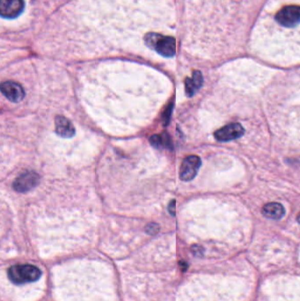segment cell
Masks as SVG:
<instances>
[{"mask_svg":"<svg viewBox=\"0 0 300 301\" xmlns=\"http://www.w3.org/2000/svg\"><path fill=\"white\" fill-rule=\"evenodd\" d=\"M173 110V104H171L170 106H168L167 107V110H166V114H165V116H164V122H165V125H167L169 123V121H170V116H171V113H172Z\"/></svg>","mask_w":300,"mask_h":301,"instance_id":"cell-13","label":"cell"},{"mask_svg":"<svg viewBox=\"0 0 300 301\" xmlns=\"http://www.w3.org/2000/svg\"><path fill=\"white\" fill-rule=\"evenodd\" d=\"M1 93L10 101L18 103L25 97V91L22 85L13 81H6L1 85Z\"/></svg>","mask_w":300,"mask_h":301,"instance_id":"cell-8","label":"cell"},{"mask_svg":"<svg viewBox=\"0 0 300 301\" xmlns=\"http://www.w3.org/2000/svg\"><path fill=\"white\" fill-rule=\"evenodd\" d=\"M146 231L147 232H149L151 234H154L159 231V226L157 224H154V223L150 224V225L147 226Z\"/></svg>","mask_w":300,"mask_h":301,"instance_id":"cell-14","label":"cell"},{"mask_svg":"<svg viewBox=\"0 0 300 301\" xmlns=\"http://www.w3.org/2000/svg\"><path fill=\"white\" fill-rule=\"evenodd\" d=\"M40 182V176L35 171L23 173L13 182L14 190L19 193L30 191L36 187Z\"/></svg>","mask_w":300,"mask_h":301,"instance_id":"cell-4","label":"cell"},{"mask_svg":"<svg viewBox=\"0 0 300 301\" xmlns=\"http://www.w3.org/2000/svg\"><path fill=\"white\" fill-rule=\"evenodd\" d=\"M203 82V75L198 71L194 72L191 79H189V78L186 79V81H185V91H186V94H187L188 97L193 96L202 88Z\"/></svg>","mask_w":300,"mask_h":301,"instance_id":"cell-10","label":"cell"},{"mask_svg":"<svg viewBox=\"0 0 300 301\" xmlns=\"http://www.w3.org/2000/svg\"><path fill=\"white\" fill-rule=\"evenodd\" d=\"M243 127L237 122L230 123L227 125L224 126L221 129L218 130L214 133V137L218 141L227 142L241 138V136L244 134Z\"/></svg>","mask_w":300,"mask_h":301,"instance_id":"cell-6","label":"cell"},{"mask_svg":"<svg viewBox=\"0 0 300 301\" xmlns=\"http://www.w3.org/2000/svg\"><path fill=\"white\" fill-rule=\"evenodd\" d=\"M279 25L285 28H294L300 24L299 6H288L282 8L275 17Z\"/></svg>","mask_w":300,"mask_h":301,"instance_id":"cell-3","label":"cell"},{"mask_svg":"<svg viewBox=\"0 0 300 301\" xmlns=\"http://www.w3.org/2000/svg\"><path fill=\"white\" fill-rule=\"evenodd\" d=\"M202 161L197 155H191L185 158L180 167V178L183 182H189L197 176L200 169Z\"/></svg>","mask_w":300,"mask_h":301,"instance_id":"cell-5","label":"cell"},{"mask_svg":"<svg viewBox=\"0 0 300 301\" xmlns=\"http://www.w3.org/2000/svg\"><path fill=\"white\" fill-rule=\"evenodd\" d=\"M41 276V270L32 264H17L8 270L9 280L16 285L35 282Z\"/></svg>","mask_w":300,"mask_h":301,"instance_id":"cell-1","label":"cell"},{"mask_svg":"<svg viewBox=\"0 0 300 301\" xmlns=\"http://www.w3.org/2000/svg\"><path fill=\"white\" fill-rule=\"evenodd\" d=\"M151 144L156 149H172V140L166 132H163L160 135H154L150 138Z\"/></svg>","mask_w":300,"mask_h":301,"instance_id":"cell-12","label":"cell"},{"mask_svg":"<svg viewBox=\"0 0 300 301\" xmlns=\"http://www.w3.org/2000/svg\"><path fill=\"white\" fill-rule=\"evenodd\" d=\"M55 125L57 135L62 138H72L75 135V128L72 122L63 116H57L55 118Z\"/></svg>","mask_w":300,"mask_h":301,"instance_id":"cell-9","label":"cell"},{"mask_svg":"<svg viewBox=\"0 0 300 301\" xmlns=\"http://www.w3.org/2000/svg\"><path fill=\"white\" fill-rule=\"evenodd\" d=\"M263 214L266 218L271 220H280L285 216L284 206L278 203H269L263 206Z\"/></svg>","mask_w":300,"mask_h":301,"instance_id":"cell-11","label":"cell"},{"mask_svg":"<svg viewBox=\"0 0 300 301\" xmlns=\"http://www.w3.org/2000/svg\"><path fill=\"white\" fill-rule=\"evenodd\" d=\"M24 0H0V13L4 18L13 19L22 13Z\"/></svg>","mask_w":300,"mask_h":301,"instance_id":"cell-7","label":"cell"},{"mask_svg":"<svg viewBox=\"0 0 300 301\" xmlns=\"http://www.w3.org/2000/svg\"><path fill=\"white\" fill-rule=\"evenodd\" d=\"M148 46L156 50L163 57H169L175 56L176 52V41L175 38L152 34L146 37Z\"/></svg>","mask_w":300,"mask_h":301,"instance_id":"cell-2","label":"cell"},{"mask_svg":"<svg viewBox=\"0 0 300 301\" xmlns=\"http://www.w3.org/2000/svg\"><path fill=\"white\" fill-rule=\"evenodd\" d=\"M168 210L170 213L172 214V215H175V200H173L168 205Z\"/></svg>","mask_w":300,"mask_h":301,"instance_id":"cell-15","label":"cell"},{"mask_svg":"<svg viewBox=\"0 0 300 301\" xmlns=\"http://www.w3.org/2000/svg\"><path fill=\"white\" fill-rule=\"evenodd\" d=\"M297 222L299 223V224H300V212H299V214H298V215H297Z\"/></svg>","mask_w":300,"mask_h":301,"instance_id":"cell-16","label":"cell"}]
</instances>
